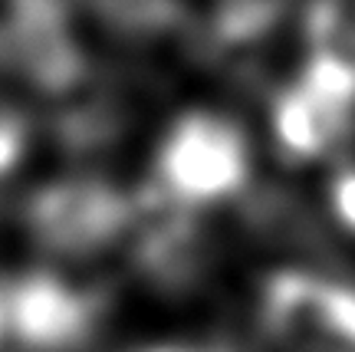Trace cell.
I'll return each instance as SVG.
<instances>
[{
    "mask_svg": "<svg viewBox=\"0 0 355 352\" xmlns=\"http://www.w3.org/2000/svg\"><path fill=\"white\" fill-rule=\"evenodd\" d=\"M162 178L191 201L230 194L247 175L241 132L217 119L194 112L181 119L162 149Z\"/></svg>",
    "mask_w": 355,
    "mask_h": 352,
    "instance_id": "obj_1",
    "label": "cell"
},
{
    "mask_svg": "<svg viewBox=\"0 0 355 352\" xmlns=\"http://www.w3.org/2000/svg\"><path fill=\"white\" fill-rule=\"evenodd\" d=\"M270 326L300 349L355 352V293L306 277H283L270 287Z\"/></svg>",
    "mask_w": 355,
    "mask_h": 352,
    "instance_id": "obj_2",
    "label": "cell"
},
{
    "mask_svg": "<svg viewBox=\"0 0 355 352\" xmlns=\"http://www.w3.org/2000/svg\"><path fill=\"white\" fill-rule=\"evenodd\" d=\"M352 109V102L319 92L316 86L303 83L300 89L286 92L277 109L279 139L296 155H316L332 142L343 128V115Z\"/></svg>",
    "mask_w": 355,
    "mask_h": 352,
    "instance_id": "obj_3",
    "label": "cell"
},
{
    "mask_svg": "<svg viewBox=\"0 0 355 352\" xmlns=\"http://www.w3.org/2000/svg\"><path fill=\"white\" fill-rule=\"evenodd\" d=\"M13 306H17V323L24 329V336L33 342H63L76 336V329L83 326L79 300L50 280L24 283Z\"/></svg>",
    "mask_w": 355,
    "mask_h": 352,
    "instance_id": "obj_4",
    "label": "cell"
},
{
    "mask_svg": "<svg viewBox=\"0 0 355 352\" xmlns=\"http://www.w3.org/2000/svg\"><path fill=\"white\" fill-rule=\"evenodd\" d=\"M109 217H112L109 198L99 191H60L46 204L43 224L50 227L56 240H83L99 234L109 224Z\"/></svg>",
    "mask_w": 355,
    "mask_h": 352,
    "instance_id": "obj_5",
    "label": "cell"
},
{
    "mask_svg": "<svg viewBox=\"0 0 355 352\" xmlns=\"http://www.w3.org/2000/svg\"><path fill=\"white\" fill-rule=\"evenodd\" d=\"M332 201H336V211L343 217L345 224L355 231V171L343 175L336 181V188H332Z\"/></svg>",
    "mask_w": 355,
    "mask_h": 352,
    "instance_id": "obj_6",
    "label": "cell"
},
{
    "mask_svg": "<svg viewBox=\"0 0 355 352\" xmlns=\"http://www.w3.org/2000/svg\"><path fill=\"white\" fill-rule=\"evenodd\" d=\"M0 316H3V300H0Z\"/></svg>",
    "mask_w": 355,
    "mask_h": 352,
    "instance_id": "obj_7",
    "label": "cell"
}]
</instances>
